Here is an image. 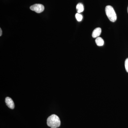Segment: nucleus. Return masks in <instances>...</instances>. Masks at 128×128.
I'll list each match as a JSON object with an SVG mask.
<instances>
[{"instance_id": "nucleus-10", "label": "nucleus", "mask_w": 128, "mask_h": 128, "mask_svg": "<svg viewBox=\"0 0 128 128\" xmlns=\"http://www.w3.org/2000/svg\"><path fill=\"white\" fill-rule=\"evenodd\" d=\"M2 34V31L1 28L0 29V36H1Z\"/></svg>"}, {"instance_id": "nucleus-6", "label": "nucleus", "mask_w": 128, "mask_h": 128, "mask_svg": "<svg viewBox=\"0 0 128 128\" xmlns=\"http://www.w3.org/2000/svg\"><path fill=\"white\" fill-rule=\"evenodd\" d=\"M96 42L97 46H102L104 44V41L100 37H98L96 40Z\"/></svg>"}, {"instance_id": "nucleus-3", "label": "nucleus", "mask_w": 128, "mask_h": 128, "mask_svg": "<svg viewBox=\"0 0 128 128\" xmlns=\"http://www.w3.org/2000/svg\"><path fill=\"white\" fill-rule=\"evenodd\" d=\"M30 9L37 13H40L44 11V8L43 5L41 4H35L31 6Z\"/></svg>"}, {"instance_id": "nucleus-8", "label": "nucleus", "mask_w": 128, "mask_h": 128, "mask_svg": "<svg viewBox=\"0 0 128 128\" xmlns=\"http://www.w3.org/2000/svg\"><path fill=\"white\" fill-rule=\"evenodd\" d=\"M76 18L78 22H80L82 20V16L81 14H80V13H77L76 14Z\"/></svg>"}, {"instance_id": "nucleus-5", "label": "nucleus", "mask_w": 128, "mask_h": 128, "mask_svg": "<svg viewBox=\"0 0 128 128\" xmlns=\"http://www.w3.org/2000/svg\"><path fill=\"white\" fill-rule=\"evenodd\" d=\"M102 29L100 28H97L94 29L92 32V36L93 38H97L100 35Z\"/></svg>"}, {"instance_id": "nucleus-1", "label": "nucleus", "mask_w": 128, "mask_h": 128, "mask_svg": "<svg viewBox=\"0 0 128 128\" xmlns=\"http://www.w3.org/2000/svg\"><path fill=\"white\" fill-rule=\"evenodd\" d=\"M47 124L48 126L51 128H57L60 126V121L57 115L53 114L48 118Z\"/></svg>"}, {"instance_id": "nucleus-7", "label": "nucleus", "mask_w": 128, "mask_h": 128, "mask_svg": "<svg viewBox=\"0 0 128 128\" xmlns=\"http://www.w3.org/2000/svg\"><path fill=\"white\" fill-rule=\"evenodd\" d=\"M76 9L78 13H80L84 11V8L82 3H79L76 6Z\"/></svg>"}, {"instance_id": "nucleus-4", "label": "nucleus", "mask_w": 128, "mask_h": 128, "mask_svg": "<svg viewBox=\"0 0 128 128\" xmlns=\"http://www.w3.org/2000/svg\"><path fill=\"white\" fill-rule=\"evenodd\" d=\"M5 102H6V105L9 108L12 109H14L15 105H14V102L11 98L9 97H7L6 98Z\"/></svg>"}, {"instance_id": "nucleus-11", "label": "nucleus", "mask_w": 128, "mask_h": 128, "mask_svg": "<svg viewBox=\"0 0 128 128\" xmlns=\"http://www.w3.org/2000/svg\"></svg>"}, {"instance_id": "nucleus-2", "label": "nucleus", "mask_w": 128, "mask_h": 128, "mask_svg": "<svg viewBox=\"0 0 128 128\" xmlns=\"http://www.w3.org/2000/svg\"><path fill=\"white\" fill-rule=\"evenodd\" d=\"M106 15L111 22H114L117 19L116 14L112 6H108L105 8Z\"/></svg>"}, {"instance_id": "nucleus-9", "label": "nucleus", "mask_w": 128, "mask_h": 128, "mask_svg": "<svg viewBox=\"0 0 128 128\" xmlns=\"http://www.w3.org/2000/svg\"><path fill=\"white\" fill-rule=\"evenodd\" d=\"M125 67L126 71L128 73V58L126 59L125 61Z\"/></svg>"}]
</instances>
